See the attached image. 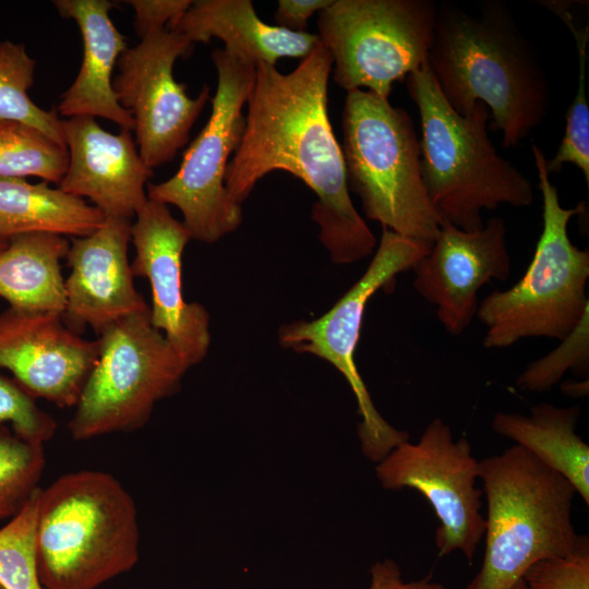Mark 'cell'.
<instances>
[{
  "mask_svg": "<svg viewBox=\"0 0 589 589\" xmlns=\"http://www.w3.org/2000/svg\"><path fill=\"white\" fill-rule=\"evenodd\" d=\"M408 94L421 122V175L440 216L465 231L483 227V211L530 206L529 178L502 157L488 134L490 111L482 103L462 116L441 93L429 64L407 76Z\"/></svg>",
  "mask_w": 589,
  "mask_h": 589,
  "instance_id": "cell-4",
  "label": "cell"
},
{
  "mask_svg": "<svg viewBox=\"0 0 589 589\" xmlns=\"http://www.w3.org/2000/svg\"><path fill=\"white\" fill-rule=\"evenodd\" d=\"M69 155L41 131L24 123L0 120V177H38L58 183L65 175Z\"/></svg>",
  "mask_w": 589,
  "mask_h": 589,
  "instance_id": "cell-26",
  "label": "cell"
},
{
  "mask_svg": "<svg viewBox=\"0 0 589 589\" xmlns=\"http://www.w3.org/2000/svg\"><path fill=\"white\" fill-rule=\"evenodd\" d=\"M97 358V342L69 328L62 314L0 313V368L34 398L75 407Z\"/></svg>",
  "mask_w": 589,
  "mask_h": 589,
  "instance_id": "cell-16",
  "label": "cell"
},
{
  "mask_svg": "<svg viewBox=\"0 0 589 589\" xmlns=\"http://www.w3.org/2000/svg\"><path fill=\"white\" fill-rule=\"evenodd\" d=\"M588 313L563 338L558 347L530 363L518 376L516 385L522 392L544 393L556 385L567 370L579 376L588 374L589 363Z\"/></svg>",
  "mask_w": 589,
  "mask_h": 589,
  "instance_id": "cell-29",
  "label": "cell"
},
{
  "mask_svg": "<svg viewBox=\"0 0 589 589\" xmlns=\"http://www.w3.org/2000/svg\"><path fill=\"white\" fill-rule=\"evenodd\" d=\"M0 589H3V587L0 585Z\"/></svg>",
  "mask_w": 589,
  "mask_h": 589,
  "instance_id": "cell-38",
  "label": "cell"
},
{
  "mask_svg": "<svg viewBox=\"0 0 589 589\" xmlns=\"http://www.w3.org/2000/svg\"><path fill=\"white\" fill-rule=\"evenodd\" d=\"M437 19L432 0H333L318 13V38L334 82L388 98L393 84L428 63Z\"/></svg>",
  "mask_w": 589,
  "mask_h": 589,
  "instance_id": "cell-10",
  "label": "cell"
},
{
  "mask_svg": "<svg viewBox=\"0 0 589 589\" xmlns=\"http://www.w3.org/2000/svg\"><path fill=\"white\" fill-rule=\"evenodd\" d=\"M192 239L182 221L166 204L147 200L131 227L135 256L134 276L151 287V323L191 368L207 354L211 345L209 315L197 302H187L182 291V254Z\"/></svg>",
  "mask_w": 589,
  "mask_h": 589,
  "instance_id": "cell-14",
  "label": "cell"
},
{
  "mask_svg": "<svg viewBox=\"0 0 589 589\" xmlns=\"http://www.w3.org/2000/svg\"><path fill=\"white\" fill-rule=\"evenodd\" d=\"M131 227V219L107 217L93 233L70 242L62 318L73 332L91 326L99 334L121 318L151 310L133 283L128 259Z\"/></svg>",
  "mask_w": 589,
  "mask_h": 589,
  "instance_id": "cell-17",
  "label": "cell"
},
{
  "mask_svg": "<svg viewBox=\"0 0 589 589\" xmlns=\"http://www.w3.org/2000/svg\"><path fill=\"white\" fill-rule=\"evenodd\" d=\"M35 64L24 45L0 41V120L33 127L65 147L62 120L56 110H44L27 94Z\"/></svg>",
  "mask_w": 589,
  "mask_h": 589,
  "instance_id": "cell-25",
  "label": "cell"
},
{
  "mask_svg": "<svg viewBox=\"0 0 589 589\" xmlns=\"http://www.w3.org/2000/svg\"><path fill=\"white\" fill-rule=\"evenodd\" d=\"M59 14L79 25L83 60L76 79L62 94L58 111L65 118L100 117L132 131L134 121L119 104L112 88V70L128 48L125 37L113 25L107 0H55Z\"/></svg>",
  "mask_w": 589,
  "mask_h": 589,
  "instance_id": "cell-19",
  "label": "cell"
},
{
  "mask_svg": "<svg viewBox=\"0 0 589 589\" xmlns=\"http://www.w3.org/2000/svg\"><path fill=\"white\" fill-rule=\"evenodd\" d=\"M341 152L348 188L359 196L365 217L431 248L441 218L423 184L420 143L409 113L372 92H347Z\"/></svg>",
  "mask_w": 589,
  "mask_h": 589,
  "instance_id": "cell-6",
  "label": "cell"
},
{
  "mask_svg": "<svg viewBox=\"0 0 589 589\" xmlns=\"http://www.w3.org/2000/svg\"><path fill=\"white\" fill-rule=\"evenodd\" d=\"M562 390L565 395L572 397H584L588 394V380L584 382H565L562 385Z\"/></svg>",
  "mask_w": 589,
  "mask_h": 589,
  "instance_id": "cell-35",
  "label": "cell"
},
{
  "mask_svg": "<svg viewBox=\"0 0 589 589\" xmlns=\"http://www.w3.org/2000/svg\"><path fill=\"white\" fill-rule=\"evenodd\" d=\"M522 579L531 589H589V539L580 534L574 551L533 564Z\"/></svg>",
  "mask_w": 589,
  "mask_h": 589,
  "instance_id": "cell-31",
  "label": "cell"
},
{
  "mask_svg": "<svg viewBox=\"0 0 589 589\" xmlns=\"http://www.w3.org/2000/svg\"><path fill=\"white\" fill-rule=\"evenodd\" d=\"M35 399L15 380L0 375V423H9L26 441L44 444L53 436L57 423Z\"/></svg>",
  "mask_w": 589,
  "mask_h": 589,
  "instance_id": "cell-30",
  "label": "cell"
},
{
  "mask_svg": "<svg viewBox=\"0 0 589 589\" xmlns=\"http://www.w3.org/2000/svg\"><path fill=\"white\" fill-rule=\"evenodd\" d=\"M428 64L447 103L469 113L477 103L490 111V129L502 146L515 147L539 128L551 93L538 55L505 4L486 1L470 13L437 4Z\"/></svg>",
  "mask_w": 589,
  "mask_h": 589,
  "instance_id": "cell-2",
  "label": "cell"
},
{
  "mask_svg": "<svg viewBox=\"0 0 589 589\" xmlns=\"http://www.w3.org/2000/svg\"><path fill=\"white\" fill-rule=\"evenodd\" d=\"M386 490L413 489L430 503L438 519V556L459 551L471 564L484 537L483 491L477 488L479 461L466 437L453 438L450 428L434 418L417 443L404 442L375 467Z\"/></svg>",
  "mask_w": 589,
  "mask_h": 589,
  "instance_id": "cell-12",
  "label": "cell"
},
{
  "mask_svg": "<svg viewBox=\"0 0 589 589\" xmlns=\"http://www.w3.org/2000/svg\"><path fill=\"white\" fill-rule=\"evenodd\" d=\"M149 315L127 316L98 334L96 361L69 421L74 440L134 431L180 388L190 368Z\"/></svg>",
  "mask_w": 589,
  "mask_h": 589,
  "instance_id": "cell-8",
  "label": "cell"
},
{
  "mask_svg": "<svg viewBox=\"0 0 589 589\" xmlns=\"http://www.w3.org/2000/svg\"><path fill=\"white\" fill-rule=\"evenodd\" d=\"M35 552L44 589H97L129 572L140 554L133 497L106 471L60 476L38 490Z\"/></svg>",
  "mask_w": 589,
  "mask_h": 589,
  "instance_id": "cell-3",
  "label": "cell"
},
{
  "mask_svg": "<svg viewBox=\"0 0 589 589\" xmlns=\"http://www.w3.org/2000/svg\"><path fill=\"white\" fill-rule=\"evenodd\" d=\"M508 589H531L526 581L521 578L517 580L513 586H510Z\"/></svg>",
  "mask_w": 589,
  "mask_h": 589,
  "instance_id": "cell-36",
  "label": "cell"
},
{
  "mask_svg": "<svg viewBox=\"0 0 589 589\" xmlns=\"http://www.w3.org/2000/svg\"><path fill=\"white\" fill-rule=\"evenodd\" d=\"M382 237L368 268L347 292L322 316L284 325L279 342L296 352L311 353L335 366L357 400L361 421V450L381 461L392 449L409 441V433L389 424L376 410L356 364L354 353L369 300L392 287L398 274L412 269L430 247L382 228Z\"/></svg>",
  "mask_w": 589,
  "mask_h": 589,
  "instance_id": "cell-11",
  "label": "cell"
},
{
  "mask_svg": "<svg viewBox=\"0 0 589 589\" xmlns=\"http://www.w3.org/2000/svg\"><path fill=\"white\" fill-rule=\"evenodd\" d=\"M191 0H130L134 9V28L142 38L147 34L168 28L191 7Z\"/></svg>",
  "mask_w": 589,
  "mask_h": 589,
  "instance_id": "cell-32",
  "label": "cell"
},
{
  "mask_svg": "<svg viewBox=\"0 0 589 589\" xmlns=\"http://www.w3.org/2000/svg\"><path fill=\"white\" fill-rule=\"evenodd\" d=\"M45 464L44 444L26 441L0 423V520L23 509L39 488Z\"/></svg>",
  "mask_w": 589,
  "mask_h": 589,
  "instance_id": "cell-27",
  "label": "cell"
},
{
  "mask_svg": "<svg viewBox=\"0 0 589 589\" xmlns=\"http://www.w3.org/2000/svg\"><path fill=\"white\" fill-rule=\"evenodd\" d=\"M106 217L94 205L49 183L0 177V240L31 232L85 237Z\"/></svg>",
  "mask_w": 589,
  "mask_h": 589,
  "instance_id": "cell-23",
  "label": "cell"
},
{
  "mask_svg": "<svg viewBox=\"0 0 589 589\" xmlns=\"http://www.w3.org/2000/svg\"><path fill=\"white\" fill-rule=\"evenodd\" d=\"M333 60L322 41L289 73L257 63L247 100L245 128L225 175L241 204L267 173L283 170L316 195L311 217L336 264L370 256L376 239L349 194L341 146L327 109Z\"/></svg>",
  "mask_w": 589,
  "mask_h": 589,
  "instance_id": "cell-1",
  "label": "cell"
},
{
  "mask_svg": "<svg viewBox=\"0 0 589 589\" xmlns=\"http://www.w3.org/2000/svg\"><path fill=\"white\" fill-rule=\"evenodd\" d=\"M486 498L483 563L466 589H508L536 563L574 551L576 491L518 445L479 461Z\"/></svg>",
  "mask_w": 589,
  "mask_h": 589,
  "instance_id": "cell-5",
  "label": "cell"
},
{
  "mask_svg": "<svg viewBox=\"0 0 589 589\" xmlns=\"http://www.w3.org/2000/svg\"><path fill=\"white\" fill-rule=\"evenodd\" d=\"M8 241L0 240V252L7 247Z\"/></svg>",
  "mask_w": 589,
  "mask_h": 589,
  "instance_id": "cell-37",
  "label": "cell"
},
{
  "mask_svg": "<svg viewBox=\"0 0 589 589\" xmlns=\"http://www.w3.org/2000/svg\"><path fill=\"white\" fill-rule=\"evenodd\" d=\"M38 490L23 509L0 528V585L3 589H44L35 552Z\"/></svg>",
  "mask_w": 589,
  "mask_h": 589,
  "instance_id": "cell-28",
  "label": "cell"
},
{
  "mask_svg": "<svg viewBox=\"0 0 589 589\" xmlns=\"http://www.w3.org/2000/svg\"><path fill=\"white\" fill-rule=\"evenodd\" d=\"M368 589H448L429 577L406 581L398 564L385 558L371 567V580Z\"/></svg>",
  "mask_w": 589,
  "mask_h": 589,
  "instance_id": "cell-34",
  "label": "cell"
},
{
  "mask_svg": "<svg viewBox=\"0 0 589 589\" xmlns=\"http://www.w3.org/2000/svg\"><path fill=\"white\" fill-rule=\"evenodd\" d=\"M217 89L202 131L185 151L178 171L168 180L147 184V199L176 206L192 239L213 243L238 229L242 208L225 185L229 157L239 147L242 112L253 86L256 64L227 49H215Z\"/></svg>",
  "mask_w": 589,
  "mask_h": 589,
  "instance_id": "cell-9",
  "label": "cell"
},
{
  "mask_svg": "<svg viewBox=\"0 0 589 589\" xmlns=\"http://www.w3.org/2000/svg\"><path fill=\"white\" fill-rule=\"evenodd\" d=\"M69 155L59 189L88 197L104 216L132 219L148 200L145 184L153 169L142 159L131 131H105L94 117L62 120Z\"/></svg>",
  "mask_w": 589,
  "mask_h": 589,
  "instance_id": "cell-18",
  "label": "cell"
},
{
  "mask_svg": "<svg viewBox=\"0 0 589 589\" xmlns=\"http://www.w3.org/2000/svg\"><path fill=\"white\" fill-rule=\"evenodd\" d=\"M531 153L542 196V231L522 277L479 303L476 316L486 327L488 349L507 348L529 337L562 340L588 313L589 251L576 247L568 235L569 220L585 205L563 207L543 149L532 142Z\"/></svg>",
  "mask_w": 589,
  "mask_h": 589,
  "instance_id": "cell-7",
  "label": "cell"
},
{
  "mask_svg": "<svg viewBox=\"0 0 589 589\" xmlns=\"http://www.w3.org/2000/svg\"><path fill=\"white\" fill-rule=\"evenodd\" d=\"M194 44L183 34L164 28L147 34L119 57L112 88L134 121L135 143L149 168L173 159L209 98L205 84L195 98L173 77L178 58L189 57Z\"/></svg>",
  "mask_w": 589,
  "mask_h": 589,
  "instance_id": "cell-13",
  "label": "cell"
},
{
  "mask_svg": "<svg viewBox=\"0 0 589 589\" xmlns=\"http://www.w3.org/2000/svg\"><path fill=\"white\" fill-rule=\"evenodd\" d=\"M168 29L190 41H224L225 49L252 62L276 65L283 58H305L321 43L315 34L296 33L259 19L251 0H196Z\"/></svg>",
  "mask_w": 589,
  "mask_h": 589,
  "instance_id": "cell-20",
  "label": "cell"
},
{
  "mask_svg": "<svg viewBox=\"0 0 589 589\" xmlns=\"http://www.w3.org/2000/svg\"><path fill=\"white\" fill-rule=\"evenodd\" d=\"M70 242L60 235L31 232L8 240L0 252V297L10 308L63 314L67 305L61 260Z\"/></svg>",
  "mask_w": 589,
  "mask_h": 589,
  "instance_id": "cell-22",
  "label": "cell"
},
{
  "mask_svg": "<svg viewBox=\"0 0 589 589\" xmlns=\"http://www.w3.org/2000/svg\"><path fill=\"white\" fill-rule=\"evenodd\" d=\"M543 7L560 17L569 28L578 58L576 93L566 112L564 136L555 155L545 161L549 175L560 172L564 165L577 167L589 187V105L586 91L587 45L589 24L578 25L569 1H541Z\"/></svg>",
  "mask_w": 589,
  "mask_h": 589,
  "instance_id": "cell-24",
  "label": "cell"
},
{
  "mask_svg": "<svg viewBox=\"0 0 589 589\" xmlns=\"http://www.w3.org/2000/svg\"><path fill=\"white\" fill-rule=\"evenodd\" d=\"M412 269L414 289L436 308L444 328L462 334L477 314L479 290L510 275L505 221L494 216L481 229L465 231L441 220L432 247Z\"/></svg>",
  "mask_w": 589,
  "mask_h": 589,
  "instance_id": "cell-15",
  "label": "cell"
},
{
  "mask_svg": "<svg viewBox=\"0 0 589 589\" xmlns=\"http://www.w3.org/2000/svg\"><path fill=\"white\" fill-rule=\"evenodd\" d=\"M333 0H278L274 14L276 26L296 32H305L309 19L326 9Z\"/></svg>",
  "mask_w": 589,
  "mask_h": 589,
  "instance_id": "cell-33",
  "label": "cell"
},
{
  "mask_svg": "<svg viewBox=\"0 0 589 589\" xmlns=\"http://www.w3.org/2000/svg\"><path fill=\"white\" fill-rule=\"evenodd\" d=\"M578 406L542 402L528 414L497 412L492 429L564 477L589 505V446L576 433Z\"/></svg>",
  "mask_w": 589,
  "mask_h": 589,
  "instance_id": "cell-21",
  "label": "cell"
}]
</instances>
